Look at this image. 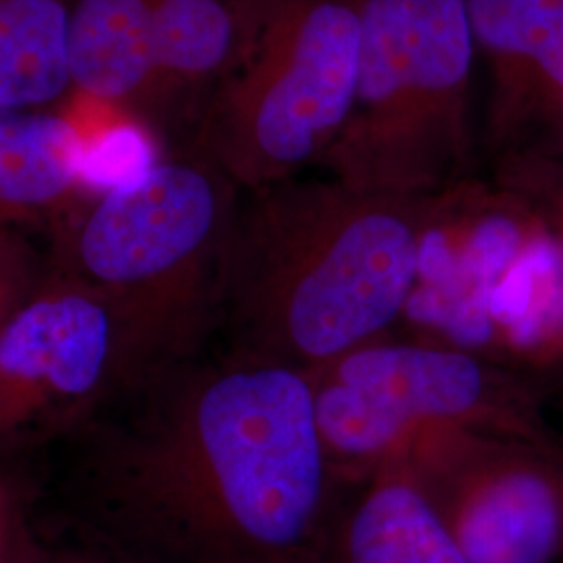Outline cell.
<instances>
[{"label": "cell", "mask_w": 563, "mask_h": 563, "mask_svg": "<svg viewBox=\"0 0 563 563\" xmlns=\"http://www.w3.org/2000/svg\"><path fill=\"white\" fill-rule=\"evenodd\" d=\"M78 437L84 541L115 562H328L349 483L307 374L207 351Z\"/></svg>", "instance_id": "cell-1"}, {"label": "cell", "mask_w": 563, "mask_h": 563, "mask_svg": "<svg viewBox=\"0 0 563 563\" xmlns=\"http://www.w3.org/2000/svg\"><path fill=\"white\" fill-rule=\"evenodd\" d=\"M437 197L292 180L242 190L225 257V353L311 374L399 330Z\"/></svg>", "instance_id": "cell-2"}, {"label": "cell", "mask_w": 563, "mask_h": 563, "mask_svg": "<svg viewBox=\"0 0 563 563\" xmlns=\"http://www.w3.org/2000/svg\"><path fill=\"white\" fill-rule=\"evenodd\" d=\"M241 197L201 151H167L53 223L46 263L121 302L180 365L218 339Z\"/></svg>", "instance_id": "cell-3"}, {"label": "cell", "mask_w": 563, "mask_h": 563, "mask_svg": "<svg viewBox=\"0 0 563 563\" xmlns=\"http://www.w3.org/2000/svg\"><path fill=\"white\" fill-rule=\"evenodd\" d=\"M476 57L465 0H362L355 95L325 176L401 197L467 180Z\"/></svg>", "instance_id": "cell-4"}, {"label": "cell", "mask_w": 563, "mask_h": 563, "mask_svg": "<svg viewBox=\"0 0 563 563\" xmlns=\"http://www.w3.org/2000/svg\"><path fill=\"white\" fill-rule=\"evenodd\" d=\"M307 376L323 449L344 483L430 430L562 441L547 420L537 378L457 344L397 330Z\"/></svg>", "instance_id": "cell-5"}, {"label": "cell", "mask_w": 563, "mask_h": 563, "mask_svg": "<svg viewBox=\"0 0 563 563\" xmlns=\"http://www.w3.org/2000/svg\"><path fill=\"white\" fill-rule=\"evenodd\" d=\"M362 42V0H265L236 71L207 104L192 148L255 190L302 176L341 136Z\"/></svg>", "instance_id": "cell-6"}, {"label": "cell", "mask_w": 563, "mask_h": 563, "mask_svg": "<svg viewBox=\"0 0 563 563\" xmlns=\"http://www.w3.org/2000/svg\"><path fill=\"white\" fill-rule=\"evenodd\" d=\"M169 367L121 302L46 263L0 341V462L78 437Z\"/></svg>", "instance_id": "cell-7"}, {"label": "cell", "mask_w": 563, "mask_h": 563, "mask_svg": "<svg viewBox=\"0 0 563 563\" xmlns=\"http://www.w3.org/2000/svg\"><path fill=\"white\" fill-rule=\"evenodd\" d=\"M393 460L420 484L465 563H563L562 441L443 428Z\"/></svg>", "instance_id": "cell-8"}, {"label": "cell", "mask_w": 563, "mask_h": 563, "mask_svg": "<svg viewBox=\"0 0 563 563\" xmlns=\"http://www.w3.org/2000/svg\"><path fill=\"white\" fill-rule=\"evenodd\" d=\"M488 65L486 139L499 159L563 121V0H465Z\"/></svg>", "instance_id": "cell-9"}, {"label": "cell", "mask_w": 563, "mask_h": 563, "mask_svg": "<svg viewBox=\"0 0 563 563\" xmlns=\"http://www.w3.org/2000/svg\"><path fill=\"white\" fill-rule=\"evenodd\" d=\"M265 0H151L157 65L155 134L190 146L207 104L241 65Z\"/></svg>", "instance_id": "cell-10"}, {"label": "cell", "mask_w": 563, "mask_h": 563, "mask_svg": "<svg viewBox=\"0 0 563 563\" xmlns=\"http://www.w3.org/2000/svg\"><path fill=\"white\" fill-rule=\"evenodd\" d=\"M325 563H465L399 460L349 483Z\"/></svg>", "instance_id": "cell-11"}, {"label": "cell", "mask_w": 563, "mask_h": 563, "mask_svg": "<svg viewBox=\"0 0 563 563\" xmlns=\"http://www.w3.org/2000/svg\"><path fill=\"white\" fill-rule=\"evenodd\" d=\"M67 57L74 92L118 107L155 134L151 0H74Z\"/></svg>", "instance_id": "cell-12"}, {"label": "cell", "mask_w": 563, "mask_h": 563, "mask_svg": "<svg viewBox=\"0 0 563 563\" xmlns=\"http://www.w3.org/2000/svg\"><path fill=\"white\" fill-rule=\"evenodd\" d=\"M88 192L71 121L57 109H0V225L48 230Z\"/></svg>", "instance_id": "cell-13"}, {"label": "cell", "mask_w": 563, "mask_h": 563, "mask_svg": "<svg viewBox=\"0 0 563 563\" xmlns=\"http://www.w3.org/2000/svg\"><path fill=\"white\" fill-rule=\"evenodd\" d=\"M74 0H0V109H57L74 95Z\"/></svg>", "instance_id": "cell-14"}, {"label": "cell", "mask_w": 563, "mask_h": 563, "mask_svg": "<svg viewBox=\"0 0 563 563\" xmlns=\"http://www.w3.org/2000/svg\"><path fill=\"white\" fill-rule=\"evenodd\" d=\"M34 484L15 462H0V563H32L42 541L34 528Z\"/></svg>", "instance_id": "cell-15"}, {"label": "cell", "mask_w": 563, "mask_h": 563, "mask_svg": "<svg viewBox=\"0 0 563 563\" xmlns=\"http://www.w3.org/2000/svg\"><path fill=\"white\" fill-rule=\"evenodd\" d=\"M497 181L522 192L544 222L563 236V159L553 153H522L499 159Z\"/></svg>", "instance_id": "cell-16"}, {"label": "cell", "mask_w": 563, "mask_h": 563, "mask_svg": "<svg viewBox=\"0 0 563 563\" xmlns=\"http://www.w3.org/2000/svg\"><path fill=\"white\" fill-rule=\"evenodd\" d=\"M46 255L23 230L0 225V341L23 299L41 280Z\"/></svg>", "instance_id": "cell-17"}, {"label": "cell", "mask_w": 563, "mask_h": 563, "mask_svg": "<svg viewBox=\"0 0 563 563\" xmlns=\"http://www.w3.org/2000/svg\"><path fill=\"white\" fill-rule=\"evenodd\" d=\"M32 563H118L111 555H107L97 544L81 541L74 544H57L48 547L41 544L36 558Z\"/></svg>", "instance_id": "cell-18"}, {"label": "cell", "mask_w": 563, "mask_h": 563, "mask_svg": "<svg viewBox=\"0 0 563 563\" xmlns=\"http://www.w3.org/2000/svg\"><path fill=\"white\" fill-rule=\"evenodd\" d=\"M562 444H563V439H562Z\"/></svg>", "instance_id": "cell-19"}]
</instances>
